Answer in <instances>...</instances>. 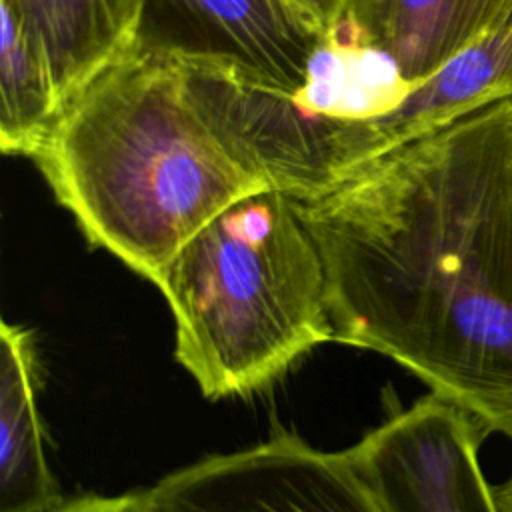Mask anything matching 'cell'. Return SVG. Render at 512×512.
<instances>
[{
  "label": "cell",
  "instance_id": "14",
  "mask_svg": "<svg viewBox=\"0 0 512 512\" xmlns=\"http://www.w3.org/2000/svg\"><path fill=\"white\" fill-rule=\"evenodd\" d=\"M496 498L502 506V512H512V470L510 476L496 488Z\"/></svg>",
  "mask_w": 512,
  "mask_h": 512
},
{
  "label": "cell",
  "instance_id": "2",
  "mask_svg": "<svg viewBox=\"0 0 512 512\" xmlns=\"http://www.w3.org/2000/svg\"><path fill=\"white\" fill-rule=\"evenodd\" d=\"M32 160L88 242L154 284L204 224L268 188L200 112L180 58L138 46L64 106Z\"/></svg>",
  "mask_w": 512,
  "mask_h": 512
},
{
  "label": "cell",
  "instance_id": "5",
  "mask_svg": "<svg viewBox=\"0 0 512 512\" xmlns=\"http://www.w3.org/2000/svg\"><path fill=\"white\" fill-rule=\"evenodd\" d=\"M144 496L152 512H388L346 450L292 434L174 470Z\"/></svg>",
  "mask_w": 512,
  "mask_h": 512
},
{
  "label": "cell",
  "instance_id": "7",
  "mask_svg": "<svg viewBox=\"0 0 512 512\" xmlns=\"http://www.w3.org/2000/svg\"><path fill=\"white\" fill-rule=\"evenodd\" d=\"M502 100H512V20L380 108H322L332 186L386 150Z\"/></svg>",
  "mask_w": 512,
  "mask_h": 512
},
{
  "label": "cell",
  "instance_id": "15",
  "mask_svg": "<svg viewBox=\"0 0 512 512\" xmlns=\"http://www.w3.org/2000/svg\"><path fill=\"white\" fill-rule=\"evenodd\" d=\"M510 20H512V16H510Z\"/></svg>",
  "mask_w": 512,
  "mask_h": 512
},
{
  "label": "cell",
  "instance_id": "4",
  "mask_svg": "<svg viewBox=\"0 0 512 512\" xmlns=\"http://www.w3.org/2000/svg\"><path fill=\"white\" fill-rule=\"evenodd\" d=\"M134 46L228 64L308 98L314 66L334 38L300 0H142Z\"/></svg>",
  "mask_w": 512,
  "mask_h": 512
},
{
  "label": "cell",
  "instance_id": "11",
  "mask_svg": "<svg viewBox=\"0 0 512 512\" xmlns=\"http://www.w3.org/2000/svg\"><path fill=\"white\" fill-rule=\"evenodd\" d=\"M62 98L52 68L24 30L2 6L0 32V146L4 154L34 158L58 116Z\"/></svg>",
  "mask_w": 512,
  "mask_h": 512
},
{
  "label": "cell",
  "instance_id": "12",
  "mask_svg": "<svg viewBox=\"0 0 512 512\" xmlns=\"http://www.w3.org/2000/svg\"><path fill=\"white\" fill-rule=\"evenodd\" d=\"M50 512H152L144 492L120 494V496H82L64 500Z\"/></svg>",
  "mask_w": 512,
  "mask_h": 512
},
{
  "label": "cell",
  "instance_id": "13",
  "mask_svg": "<svg viewBox=\"0 0 512 512\" xmlns=\"http://www.w3.org/2000/svg\"><path fill=\"white\" fill-rule=\"evenodd\" d=\"M300 2L322 20V24L328 28V32L332 34L334 44H336V34L340 28L344 0H300Z\"/></svg>",
  "mask_w": 512,
  "mask_h": 512
},
{
  "label": "cell",
  "instance_id": "1",
  "mask_svg": "<svg viewBox=\"0 0 512 512\" xmlns=\"http://www.w3.org/2000/svg\"><path fill=\"white\" fill-rule=\"evenodd\" d=\"M298 206L334 340L394 360L486 436L512 440V100L402 142Z\"/></svg>",
  "mask_w": 512,
  "mask_h": 512
},
{
  "label": "cell",
  "instance_id": "6",
  "mask_svg": "<svg viewBox=\"0 0 512 512\" xmlns=\"http://www.w3.org/2000/svg\"><path fill=\"white\" fill-rule=\"evenodd\" d=\"M486 438L470 414L428 394L346 454L388 512H502L478 458Z\"/></svg>",
  "mask_w": 512,
  "mask_h": 512
},
{
  "label": "cell",
  "instance_id": "10",
  "mask_svg": "<svg viewBox=\"0 0 512 512\" xmlns=\"http://www.w3.org/2000/svg\"><path fill=\"white\" fill-rule=\"evenodd\" d=\"M64 498L50 472L36 404L30 332L0 326V512H50Z\"/></svg>",
  "mask_w": 512,
  "mask_h": 512
},
{
  "label": "cell",
  "instance_id": "9",
  "mask_svg": "<svg viewBox=\"0 0 512 512\" xmlns=\"http://www.w3.org/2000/svg\"><path fill=\"white\" fill-rule=\"evenodd\" d=\"M0 6L44 52L64 106L136 44L142 12V0H0Z\"/></svg>",
  "mask_w": 512,
  "mask_h": 512
},
{
  "label": "cell",
  "instance_id": "3",
  "mask_svg": "<svg viewBox=\"0 0 512 512\" xmlns=\"http://www.w3.org/2000/svg\"><path fill=\"white\" fill-rule=\"evenodd\" d=\"M178 364L210 398L246 396L334 340L328 276L298 200L266 188L204 224L168 262Z\"/></svg>",
  "mask_w": 512,
  "mask_h": 512
},
{
  "label": "cell",
  "instance_id": "8",
  "mask_svg": "<svg viewBox=\"0 0 512 512\" xmlns=\"http://www.w3.org/2000/svg\"><path fill=\"white\" fill-rule=\"evenodd\" d=\"M510 16L512 0H344L338 32L350 28L356 48L386 58L402 90L506 26Z\"/></svg>",
  "mask_w": 512,
  "mask_h": 512
}]
</instances>
